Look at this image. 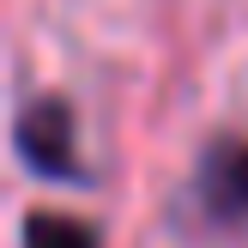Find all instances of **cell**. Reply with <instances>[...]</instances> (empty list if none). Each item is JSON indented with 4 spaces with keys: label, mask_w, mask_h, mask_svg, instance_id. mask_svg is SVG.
<instances>
[{
    "label": "cell",
    "mask_w": 248,
    "mask_h": 248,
    "mask_svg": "<svg viewBox=\"0 0 248 248\" xmlns=\"http://www.w3.org/2000/svg\"><path fill=\"white\" fill-rule=\"evenodd\" d=\"M18 248H103V230L91 218L55 212V206H31L18 218Z\"/></svg>",
    "instance_id": "3957f363"
},
{
    "label": "cell",
    "mask_w": 248,
    "mask_h": 248,
    "mask_svg": "<svg viewBox=\"0 0 248 248\" xmlns=\"http://www.w3.org/2000/svg\"><path fill=\"white\" fill-rule=\"evenodd\" d=\"M12 157L36 182L91 188V170H85V152H79V115L61 91H31L12 103Z\"/></svg>",
    "instance_id": "7a4b0ae2"
},
{
    "label": "cell",
    "mask_w": 248,
    "mask_h": 248,
    "mask_svg": "<svg viewBox=\"0 0 248 248\" xmlns=\"http://www.w3.org/2000/svg\"><path fill=\"white\" fill-rule=\"evenodd\" d=\"M182 212L206 236H248V133L224 127L200 145L182 188Z\"/></svg>",
    "instance_id": "6da1fadb"
}]
</instances>
